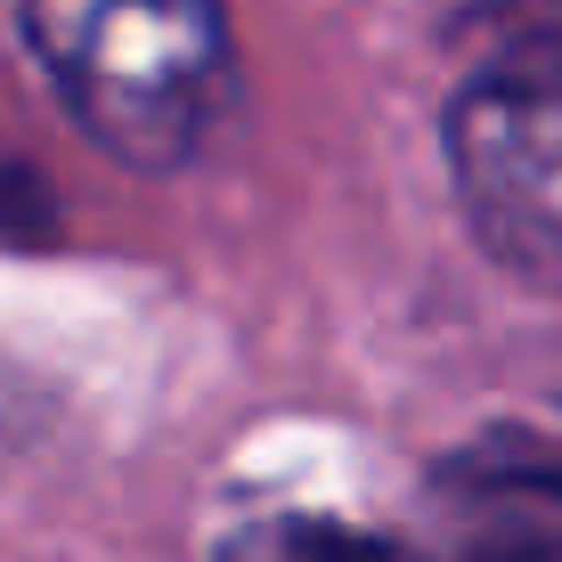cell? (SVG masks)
<instances>
[{
  "mask_svg": "<svg viewBox=\"0 0 562 562\" xmlns=\"http://www.w3.org/2000/svg\"><path fill=\"white\" fill-rule=\"evenodd\" d=\"M66 114L131 171L196 164L237 99L221 0H16Z\"/></svg>",
  "mask_w": 562,
  "mask_h": 562,
  "instance_id": "cell-1",
  "label": "cell"
},
{
  "mask_svg": "<svg viewBox=\"0 0 562 562\" xmlns=\"http://www.w3.org/2000/svg\"><path fill=\"white\" fill-rule=\"evenodd\" d=\"M449 171L490 261L562 294V25L521 33L464 74Z\"/></svg>",
  "mask_w": 562,
  "mask_h": 562,
  "instance_id": "cell-2",
  "label": "cell"
},
{
  "mask_svg": "<svg viewBox=\"0 0 562 562\" xmlns=\"http://www.w3.org/2000/svg\"><path fill=\"white\" fill-rule=\"evenodd\" d=\"M416 538L424 562H562V457H464Z\"/></svg>",
  "mask_w": 562,
  "mask_h": 562,
  "instance_id": "cell-3",
  "label": "cell"
},
{
  "mask_svg": "<svg viewBox=\"0 0 562 562\" xmlns=\"http://www.w3.org/2000/svg\"><path fill=\"white\" fill-rule=\"evenodd\" d=\"M221 562H424V538L359 530L342 514H254L221 538Z\"/></svg>",
  "mask_w": 562,
  "mask_h": 562,
  "instance_id": "cell-4",
  "label": "cell"
}]
</instances>
